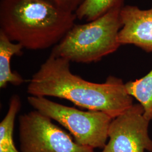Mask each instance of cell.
Listing matches in <instances>:
<instances>
[{"label": "cell", "instance_id": "obj_11", "mask_svg": "<svg viewBox=\"0 0 152 152\" xmlns=\"http://www.w3.org/2000/svg\"><path fill=\"white\" fill-rule=\"evenodd\" d=\"M121 0H84L75 12L77 19L88 22L103 16Z\"/></svg>", "mask_w": 152, "mask_h": 152}, {"label": "cell", "instance_id": "obj_4", "mask_svg": "<svg viewBox=\"0 0 152 152\" xmlns=\"http://www.w3.org/2000/svg\"><path fill=\"white\" fill-rule=\"evenodd\" d=\"M33 108L69 131L79 145L103 149L108 139L109 126L113 118L103 112L82 111L49 100L45 97L29 96Z\"/></svg>", "mask_w": 152, "mask_h": 152}, {"label": "cell", "instance_id": "obj_8", "mask_svg": "<svg viewBox=\"0 0 152 152\" xmlns=\"http://www.w3.org/2000/svg\"><path fill=\"white\" fill-rule=\"evenodd\" d=\"M24 48L20 44L11 41L0 31V87L5 88L8 83L14 86L22 85L24 80L18 73L12 72L11 58L22 55Z\"/></svg>", "mask_w": 152, "mask_h": 152}, {"label": "cell", "instance_id": "obj_12", "mask_svg": "<svg viewBox=\"0 0 152 152\" xmlns=\"http://www.w3.org/2000/svg\"><path fill=\"white\" fill-rule=\"evenodd\" d=\"M61 9L75 13L84 0H49Z\"/></svg>", "mask_w": 152, "mask_h": 152}, {"label": "cell", "instance_id": "obj_3", "mask_svg": "<svg viewBox=\"0 0 152 152\" xmlns=\"http://www.w3.org/2000/svg\"><path fill=\"white\" fill-rule=\"evenodd\" d=\"M124 1H120L95 20L75 24L53 47L51 53L71 62L88 64L114 53L121 46L118 36L122 28L120 12Z\"/></svg>", "mask_w": 152, "mask_h": 152}, {"label": "cell", "instance_id": "obj_10", "mask_svg": "<svg viewBox=\"0 0 152 152\" xmlns=\"http://www.w3.org/2000/svg\"><path fill=\"white\" fill-rule=\"evenodd\" d=\"M125 87L131 96L141 104L145 117L152 120V69L141 78L126 83Z\"/></svg>", "mask_w": 152, "mask_h": 152}, {"label": "cell", "instance_id": "obj_9", "mask_svg": "<svg viewBox=\"0 0 152 152\" xmlns=\"http://www.w3.org/2000/svg\"><path fill=\"white\" fill-rule=\"evenodd\" d=\"M21 106L20 97L18 95H12L7 114L0 123V152H19L14 142L13 131L16 115Z\"/></svg>", "mask_w": 152, "mask_h": 152}, {"label": "cell", "instance_id": "obj_1", "mask_svg": "<svg viewBox=\"0 0 152 152\" xmlns=\"http://www.w3.org/2000/svg\"><path fill=\"white\" fill-rule=\"evenodd\" d=\"M70 63L51 53L33 75L28 93L64 99L88 110L103 112L113 119L134 105L133 98L121 78L110 76L102 83L87 81L72 73Z\"/></svg>", "mask_w": 152, "mask_h": 152}, {"label": "cell", "instance_id": "obj_5", "mask_svg": "<svg viewBox=\"0 0 152 152\" xmlns=\"http://www.w3.org/2000/svg\"><path fill=\"white\" fill-rule=\"evenodd\" d=\"M21 152H95L73 141L48 116L35 110L19 117Z\"/></svg>", "mask_w": 152, "mask_h": 152}, {"label": "cell", "instance_id": "obj_7", "mask_svg": "<svg viewBox=\"0 0 152 152\" xmlns=\"http://www.w3.org/2000/svg\"><path fill=\"white\" fill-rule=\"evenodd\" d=\"M120 17V45H134L146 52H152V7L141 10L135 6H124Z\"/></svg>", "mask_w": 152, "mask_h": 152}, {"label": "cell", "instance_id": "obj_2", "mask_svg": "<svg viewBox=\"0 0 152 152\" xmlns=\"http://www.w3.org/2000/svg\"><path fill=\"white\" fill-rule=\"evenodd\" d=\"M76 19L49 0H0V31L28 50L54 47Z\"/></svg>", "mask_w": 152, "mask_h": 152}, {"label": "cell", "instance_id": "obj_6", "mask_svg": "<svg viewBox=\"0 0 152 152\" xmlns=\"http://www.w3.org/2000/svg\"><path fill=\"white\" fill-rule=\"evenodd\" d=\"M149 122L141 104H134L113 119L109 128L108 142L102 152H152Z\"/></svg>", "mask_w": 152, "mask_h": 152}]
</instances>
